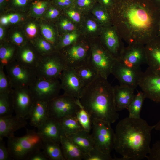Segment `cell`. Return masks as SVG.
<instances>
[{
    "instance_id": "1",
    "label": "cell",
    "mask_w": 160,
    "mask_h": 160,
    "mask_svg": "<svg viewBox=\"0 0 160 160\" xmlns=\"http://www.w3.org/2000/svg\"><path fill=\"white\" fill-rule=\"evenodd\" d=\"M156 125H149L141 118L126 117L115 129L114 149L122 156L115 160H140L146 158L151 147V132Z\"/></svg>"
},
{
    "instance_id": "2",
    "label": "cell",
    "mask_w": 160,
    "mask_h": 160,
    "mask_svg": "<svg viewBox=\"0 0 160 160\" xmlns=\"http://www.w3.org/2000/svg\"><path fill=\"white\" fill-rule=\"evenodd\" d=\"M79 100L91 119L102 120L111 124L119 117L115 105L113 87L107 79L100 75L84 87Z\"/></svg>"
},
{
    "instance_id": "3",
    "label": "cell",
    "mask_w": 160,
    "mask_h": 160,
    "mask_svg": "<svg viewBox=\"0 0 160 160\" xmlns=\"http://www.w3.org/2000/svg\"><path fill=\"white\" fill-rule=\"evenodd\" d=\"M150 6L149 0H115L112 8L121 13L122 21L130 33L143 36L152 24Z\"/></svg>"
},
{
    "instance_id": "4",
    "label": "cell",
    "mask_w": 160,
    "mask_h": 160,
    "mask_svg": "<svg viewBox=\"0 0 160 160\" xmlns=\"http://www.w3.org/2000/svg\"><path fill=\"white\" fill-rule=\"evenodd\" d=\"M7 147L14 160H27L32 153L42 150L43 141L37 132L26 129V134L7 138Z\"/></svg>"
},
{
    "instance_id": "5",
    "label": "cell",
    "mask_w": 160,
    "mask_h": 160,
    "mask_svg": "<svg viewBox=\"0 0 160 160\" xmlns=\"http://www.w3.org/2000/svg\"><path fill=\"white\" fill-rule=\"evenodd\" d=\"M56 52L41 56L35 68L37 78L59 79L62 72L68 66L61 53Z\"/></svg>"
},
{
    "instance_id": "6",
    "label": "cell",
    "mask_w": 160,
    "mask_h": 160,
    "mask_svg": "<svg viewBox=\"0 0 160 160\" xmlns=\"http://www.w3.org/2000/svg\"><path fill=\"white\" fill-rule=\"evenodd\" d=\"M92 133L95 146L105 153L110 154L114 149L115 132L109 122L96 119H92Z\"/></svg>"
},
{
    "instance_id": "7",
    "label": "cell",
    "mask_w": 160,
    "mask_h": 160,
    "mask_svg": "<svg viewBox=\"0 0 160 160\" xmlns=\"http://www.w3.org/2000/svg\"><path fill=\"white\" fill-rule=\"evenodd\" d=\"M49 117L59 121L63 118L76 115L81 105L79 99L64 94L47 102Z\"/></svg>"
},
{
    "instance_id": "8",
    "label": "cell",
    "mask_w": 160,
    "mask_h": 160,
    "mask_svg": "<svg viewBox=\"0 0 160 160\" xmlns=\"http://www.w3.org/2000/svg\"><path fill=\"white\" fill-rule=\"evenodd\" d=\"M90 55L88 64L96 69L102 77L107 79L111 74L116 60L101 43L90 42Z\"/></svg>"
},
{
    "instance_id": "9",
    "label": "cell",
    "mask_w": 160,
    "mask_h": 160,
    "mask_svg": "<svg viewBox=\"0 0 160 160\" xmlns=\"http://www.w3.org/2000/svg\"><path fill=\"white\" fill-rule=\"evenodd\" d=\"M5 68L13 89L29 87L37 78L35 69L25 66L16 60Z\"/></svg>"
},
{
    "instance_id": "10",
    "label": "cell",
    "mask_w": 160,
    "mask_h": 160,
    "mask_svg": "<svg viewBox=\"0 0 160 160\" xmlns=\"http://www.w3.org/2000/svg\"><path fill=\"white\" fill-rule=\"evenodd\" d=\"M90 45L85 42H75L61 50L68 67L75 69L88 63Z\"/></svg>"
},
{
    "instance_id": "11",
    "label": "cell",
    "mask_w": 160,
    "mask_h": 160,
    "mask_svg": "<svg viewBox=\"0 0 160 160\" xmlns=\"http://www.w3.org/2000/svg\"><path fill=\"white\" fill-rule=\"evenodd\" d=\"M34 100L48 102L59 95L61 89L58 79L37 78L29 86Z\"/></svg>"
},
{
    "instance_id": "12",
    "label": "cell",
    "mask_w": 160,
    "mask_h": 160,
    "mask_svg": "<svg viewBox=\"0 0 160 160\" xmlns=\"http://www.w3.org/2000/svg\"><path fill=\"white\" fill-rule=\"evenodd\" d=\"M145 98L160 103V73L148 67L142 72L138 84Z\"/></svg>"
},
{
    "instance_id": "13",
    "label": "cell",
    "mask_w": 160,
    "mask_h": 160,
    "mask_svg": "<svg viewBox=\"0 0 160 160\" xmlns=\"http://www.w3.org/2000/svg\"><path fill=\"white\" fill-rule=\"evenodd\" d=\"M142 71L140 68H133L116 60L111 70L112 74L120 84L127 86L135 89L138 86Z\"/></svg>"
},
{
    "instance_id": "14",
    "label": "cell",
    "mask_w": 160,
    "mask_h": 160,
    "mask_svg": "<svg viewBox=\"0 0 160 160\" xmlns=\"http://www.w3.org/2000/svg\"><path fill=\"white\" fill-rule=\"evenodd\" d=\"M60 87L65 94L79 99L84 87L75 69L67 67L62 72L59 77Z\"/></svg>"
},
{
    "instance_id": "15",
    "label": "cell",
    "mask_w": 160,
    "mask_h": 160,
    "mask_svg": "<svg viewBox=\"0 0 160 160\" xmlns=\"http://www.w3.org/2000/svg\"><path fill=\"white\" fill-rule=\"evenodd\" d=\"M12 94L15 115L27 118L34 100L29 87L13 89Z\"/></svg>"
},
{
    "instance_id": "16",
    "label": "cell",
    "mask_w": 160,
    "mask_h": 160,
    "mask_svg": "<svg viewBox=\"0 0 160 160\" xmlns=\"http://www.w3.org/2000/svg\"><path fill=\"white\" fill-rule=\"evenodd\" d=\"M141 44H131L124 49L119 60L126 66L133 68H140L141 65L147 64L145 50Z\"/></svg>"
},
{
    "instance_id": "17",
    "label": "cell",
    "mask_w": 160,
    "mask_h": 160,
    "mask_svg": "<svg viewBox=\"0 0 160 160\" xmlns=\"http://www.w3.org/2000/svg\"><path fill=\"white\" fill-rule=\"evenodd\" d=\"M37 128V132L43 141L60 144L61 136H65L60 121L49 117Z\"/></svg>"
},
{
    "instance_id": "18",
    "label": "cell",
    "mask_w": 160,
    "mask_h": 160,
    "mask_svg": "<svg viewBox=\"0 0 160 160\" xmlns=\"http://www.w3.org/2000/svg\"><path fill=\"white\" fill-rule=\"evenodd\" d=\"M25 119L16 115L0 116V140L14 135L15 132L25 127L27 124Z\"/></svg>"
},
{
    "instance_id": "19",
    "label": "cell",
    "mask_w": 160,
    "mask_h": 160,
    "mask_svg": "<svg viewBox=\"0 0 160 160\" xmlns=\"http://www.w3.org/2000/svg\"><path fill=\"white\" fill-rule=\"evenodd\" d=\"M49 117L47 102L34 100L27 117L31 126L38 128Z\"/></svg>"
},
{
    "instance_id": "20",
    "label": "cell",
    "mask_w": 160,
    "mask_h": 160,
    "mask_svg": "<svg viewBox=\"0 0 160 160\" xmlns=\"http://www.w3.org/2000/svg\"><path fill=\"white\" fill-rule=\"evenodd\" d=\"M114 99L116 111L127 109L132 100L135 89L127 86L119 84L113 87Z\"/></svg>"
},
{
    "instance_id": "21",
    "label": "cell",
    "mask_w": 160,
    "mask_h": 160,
    "mask_svg": "<svg viewBox=\"0 0 160 160\" xmlns=\"http://www.w3.org/2000/svg\"><path fill=\"white\" fill-rule=\"evenodd\" d=\"M66 136L78 146L84 155L88 154L95 146L91 134L84 129Z\"/></svg>"
},
{
    "instance_id": "22",
    "label": "cell",
    "mask_w": 160,
    "mask_h": 160,
    "mask_svg": "<svg viewBox=\"0 0 160 160\" xmlns=\"http://www.w3.org/2000/svg\"><path fill=\"white\" fill-rule=\"evenodd\" d=\"M60 144L65 160H81L84 159V153L68 137L62 136Z\"/></svg>"
},
{
    "instance_id": "23",
    "label": "cell",
    "mask_w": 160,
    "mask_h": 160,
    "mask_svg": "<svg viewBox=\"0 0 160 160\" xmlns=\"http://www.w3.org/2000/svg\"><path fill=\"white\" fill-rule=\"evenodd\" d=\"M27 47L19 50L16 60L25 66L35 69L41 55H38L33 49Z\"/></svg>"
},
{
    "instance_id": "24",
    "label": "cell",
    "mask_w": 160,
    "mask_h": 160,
    "mask_svg": "<svg viewBox=\"0 0 160 160\" xmlns=\"http://www.w3.org/2000/svg\"><path fill=\"white\" fill-rule=\"evenodd\" d=\"M145 50L148 67L152 71L160 73V45L149 44Z\"/></svg>"
},
{
    "instance_id": "25",
    "label": "cell",
    "mask_w": 160,
    "mask_h": 160,
    "mask_svg": "<svg viewBox=\"0 0 160 160\" xmlns=\"http://www.w3.org/2000/svg\"><path fill=\"white\" fill-rule=\"evenodd\" d=\"M75 69L84 87L92 83L100 75L97 70L88 63Z\"/></svg>"
},
{
    "instance_id": "26",
    "label": "cell",
    "mask_w": 160,
    "mask_h": 160,
    "mask_svg": "<svg viewBox=\"0 0 160 160\" xmlns=\"http://www.w3.org/2000/svg\"><path fill=\"white\" fill-rule=\"evenodd\" d=\"M60 144L49 141H43L42 150L48 160H65Z\"/></svg>"
},
{
    "instance_id": "27",
    "label": "cell",
    "mask_w": 160,
    "mask_h": 160,
    "mask_svg": "<svg viewBox=\"0 0 160 160\" xmlns=\"http://www.w3.org/2000/svg\"><path fill=\"white\" fill-rule=\"evenodd\" d=\"M64 135L67 136L83 129L76 115L65 117L59 120Z\"/></svg>"
},
{
    "instance_id": "28",
    "label": "cell",
    "mask_w": 160,
    "mask_h": 160,
    "mask_svg": "<svg viewBox=\"0 0 160 160\" xmlns=\"http://www.w3.org/2000/svg\"><path fill=\"white\" fill-rule=\"evenodd\" d=\"M145 98V95L142 91L139 92L135 95L127 109L129 112V117L133 118H140V112Z\"/></svg>"
},
{
    "instance_id": "29",
    "label": "cell",
    "mask_w": 160,
    "mask_h": 160,
    "mask_svg": "<svg viewBox=\"0 0 160 160\" xmlns=\"http://www.w3.org/2000/svg\"><path fill=\"white\" fill-rule=\"evenodd\" d=\"M16 48L12 45H4L0 48V66H5L16 60Z\"/></svg>"
},
{
    "instance_id": "30",
    "label": "cell",
    "mask_w": 160,
    "mask_h": 160,
    "mask_svg": "<svg viewBox=\"0 0 160 160\" xmlns=\"http://www.w3.org/2000/svg\"><path fill=\"white\" fill-rule=\"evenodd\" d=\"M12 93L0 94V116L12 115L14 109Z\"/></svg>"
},
{
    "instance_id": "31",
    "label": "cell",
    "mask_w": 160,
    "mask_h": 160,
    "mask_svg": "<svg viewBox=\"0 0 160 160\" xmlns=\"http://www.w3.org/2000/svg\"><path fill=\"white\" fill-rule=\"evenodd\" d=\"M76 116L82 129L90 132L92 126L91 117L81 105L76 112Z\"/></svg>"
},
{
    "instance_id": "32",
    "label": "cell",
    "mask_w": 160,
    "mask_h": 160,
    "mask_svg": "<svg viewBox=\"0 0 160 160\" xmlns=\"http://www.w3.org/2000/svg\"><path fill=\"white\" fill-rule=\"evenodd\" d=\"M100 25L93 17L83 19L81 25L83 32L90 36L97 34L100 30Z\"/></svg>"
},
{
    "instance_id": "33",
    "label": "cell",
    "mask_w": 160,
    "mask_h": 160,
    "mask_svg": "<svg viewBox=\"0 0 160 160\" xmlns=\"http://www.w3.org/2000/svg\"><path fill=\"white\" fill-rule=\"evenodd\" d=\"M92 17L100 25H104L109 21V16L108 9L97 3L90 10Z\"/></svg>"
},
{
    "instance_id": "34",
    "label": "cell",
    "mask_w": 160,
    "mask_h": 160,
    "mask_svg": "<svg viewBox=\"0 0 160 160\" xmlns=\"http://www.w3.org/2000/svg\"><path fill=\"white\" fill-rule=\"evenodd\" d=\"M79 36L77 31L65 33L57 45L56 49L61 50L74 43L76 41Z\"/></svg>"
},
{
    "instance_id": "35",
    "label": "cell",
    "mask_w": 160,
    "mask_h": 160,
    "mask_svg": "<svg viewBox=\"0 0 160 160\" xmlns=\"http://www.w3.org/2000/svg\"><path fill=\"white\" fill-rule=\"evenodd\" d=\"M85 160H113L111 155L103 152L98 148L94 146L89 153L84 156Z\"/></svg>"
},
{
    "instance_id": "36",
    "label": "cell",
    "mask_w": 160,
    "mask_h": 160,
    "mask_svg": "<svg viewBox=\"0 0 160 160\" xmlns=\"http://www.w3.org/2000/svg\"><path fill=\"white\" fill-rule=\"evenodd\" d=\"M4 68L0 66V94L11 93L13 89L8 76L4 72Z\"/></svg>"
},
{
    "instance_id": "37",
    "label": "cell",
    "mask_w": 160,
    "mask_h": 160,
    "mask_svg": "<svg viewBox=\"0 0 160 160\" xmlns=\"http://www.w3.org/2000/svg\"><path fill=\"white\" fill-rule=\"evenodd\" d=\"M35 47L40 54L43 55L52 52L56 50L55 47L52 44L43 39H40L35 44Z\"/></svg>"
},
{
    "instance_id": "38",
    "label": "cell",
    "mask_w": 160,
    "mask_h": 160,
    "mask_svg": "<svg viewBox=\"0 0 160 160\" xmlns=\"http://www.w3.org/2000/svg\"><path fill=\"white\" fill-rule=\"evenodd\" d=\"M51 3L48 0H35L31 3V9L35 15H40L48 9Z\"/></svg>"
},
{
    "instance_id": "39",
    "label": "cell",
    "mask_w": 160,
    "mask_h": 160,
    "mask_svg": "<svg viewBox=\"0 0 160 160\" xmlns=\"http://www.w3.org/2000/svg\"><path fill=\"white\" fill-rule=\"evenodd\" d=\"M97 3V0H74V7L84 13L90 11Z\"/></svg>"
},
{
    "instance_id": "40",
    "label": "cell",
    "mask_w": 160,
    "mask_h": 160,
    "mask_svg": "<svg viewBox=\"0 0 160 160\" xmlns=\"http://www.w3.org/2000/svg\"><path fill=\"white\" fill-rule=\"evenodd\" d=\"M65 12L69 19L76 25H81L83 20L82 13L74 6L66 9Z\"/></svg>"
},
{
    "instance_id": "41",
    "label": "cell",
    "mask_w": 160,
    "mask_h": 160,
    "mask_svg": "<svg viewBox=\"0 0 160 160\" xmlns=\"http://www.w3.org/2000/svg\"><path fill=\"white\" fill-rule=\"evenodd\" d=\"M41 30L43 35L47 41L55 47V34L53 28L49 25H43L41 26Z\"/></svg>"
},
{
    "instance_id": "42",
    "label": "cell",
    "mask_w": 160,
    "mask_h": 160,
    "mask_svg": "<svg viewBox=\"0 0 160 160\" xmlns=\"http://www.w3.org/2000/svg\"><path fill=\"white\" fill-rule=\"evenodd\" d=\"M146 158L148 160H160V141L154 143Z\"/></svg>"
},
{
    "instance_id": "43",
    "label": "cell",
    "mask_w": 160,
    "mask_h": 160,
    "mask_svg": "<svg viewBox=\"0 0 160 160\" xmlns=\"http://www.w3.org/2000/svg\"><path fill=\"white\" fill-rule=\"evenodd\" d=\"M59 25L61 29L67 33L77 31V25L69 19H62L59 23Z\"/></svg>"
},
{
    "instance_id": "44",
    "label": "cell",
    "mask_w": 160,
    "mask_h": 160,
    "mask_svg": "<svg viewBox=\"0 0 160 160\" xmlns=\"http://www.w3.org/2000/svg\"><path fill=\"white\" fill-rule=\"evenodd\" d=\"M13 159L8 148L6 147L3 140H0V160Z\"/></svg>"
},
{
    "instance_id": "45",
    "label": "cell",
    "mask_w": 160,
    "mask_h": 160,
    "mask_svg": "<svg viewBox=\"0 0 160 160\" xmlns=\"http://www.w3.org/2000/svg\"><path fill=\"white\" fill-rule=\"evenodd\" d=\"M51 4L48 8L47 16L49 18L54 19L56 18L59 16L60 11L57 8L58 7L53 3L54 5H51Z\"/></svg>"
},
{
    "instance_id": "46",
    "label": "cell",
    "mask_w": 160,
    "mask_h": 160,
    "mask_svg": "<svg viewBox=\"0 0 160 160\" xmlns=\"http://www.w3.org/2000/svg\"><path fill=\"white\" fill-rule=\"evenodd\" d=\"M43 151H38L31 154L27 158V160H48Z\"/></svg>"
},
{
    "instance_id": "47",
    "label": "cell",
    "mask_w": 160,
    "mask_h": 160,
    "mask_svg": "<svg viewBox=\"0 0 160 160\" xmlns=\"http://www.w3.org/2000/svg\"><path fill=\"white\" fill-rule=\"evenodd\" d=\"M10 0L12 5L15 7H23L28 5L30 0Z\"/></svg>"
},
{
    "instance_id": "48",
    "label": "cell",
    "mask_w": 160,
    "mask_h": 160,
    "mask_svg": "<svg viewBox=\"0 0 160 160\" xmlns=\"http://www.w3.org/2000/svg\"><path fill=\"white\" fill-rule=\"evenodd\" d=\"M26 31L29 37L32 38L35 36L37 33L36 25L33 23H30L27 26Z\"/></svg>"
},
{
    "instance_id": "49",
    "label": "cell",
    "mask_w": 160,
    "mask_h": 160,
    "mask_svg": "<svg viewBox=\"0 0 160 160\" xmlns=\"http://www.w3.org/2000/svg\"><path fill=\"white\" fill-rule=\"evenodd\" d=\"M12 39L14 43L17 46L20 47L23 44V38L19 33H15L13 36Z\"/></svg>"
},
{
    "instance_id": "50",
    "label": "cell",
    "mask_w": 160,
    "mask_h": 160,
    "mask_svg": "<svg viewBox=\"0 0 160 160\" xmlns=\"http://www.w3.org/2000/svg\"><path fill=\"white\" fill-rule=\"evenodd\" d=\"M115 0H97V3L107 9H111L113 6Z\"/></svg>"
},
{
    "instance_id": "51",
    "label": "cell",
    "mask_w": 160,
    "mask_h": 160,
    "mask_svg": "<svg viewBox=\"0 0 160 160\" xmlns=\"http://www.w3.org/2000/svg\"><path fill=\"white\" fill-rule=\"evenodd\" d=\"M9 23H15L20 20V15L16 14H11L7 16Z\"/></svg>"
},
{
    "instance_id": "52",
    "label": "cell",
    "mask_w": 160,
    "mask_h": 160,
    "mask_svg": "<svg viewBox=\"0 0 160 160\" xmlns=\"http://www.w3.org/2000/svg\"><path fill=\"white\" fill-rule=\"evenodd\" d=\"M0 23L3 25H6L9 23V20L7 16L2 17L0 19Z\"/></svg>"
},
{
    "instance_id": "53",
    "label": "cell",
    "mask_w": 160,
    "mask_h": 160,
    "mask_svg": "<svg viewBox=\"0 0 160 160\" xmlns=\"http://www.w3.org/2000/svg\"><path fill=\"white\" fill-rule=\"evenodd\" d=\"M7 0H0V6L2 7L6 4Z\"/></svg>"
},
{
    "instance_id": "54",
    "label": "cell",
    "mask_w": 160,
    "mask_h": 160,
    "mask_svg": "<svg viewBox=\"0 0 160 160\" xmlns=\"http://www.w3.org/2000/svg\"><path fill=\"white\" fill-rule=\"evenodd\" d=\"M4 34V30L2 27H0V38L1 39Z\"/></svg>"
},
{
    "instance_id": "55",
    "label": "cell",
    "mask_w": 160,
    "mask_h": 160,
    "mask_svg": "<svg viewBox=\"0 0 160 160\" xmlns=\"http://www.w3.org/2000/svg\"></svg>"
}]
</instances>
